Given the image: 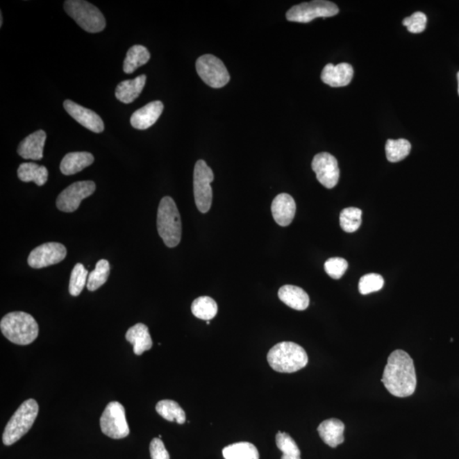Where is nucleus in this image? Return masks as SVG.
Returning a JSON list of instances; mask_svg holds the SVG:
<instances>
[{
    "label": "nucleus",
    "mask_w": 459,
    "mask_h": 459,
    "mask_svg": "<svg viewBox=\"0 0 459 459\" xmlns=\"http://www.w3.org/2000/svg\"><path fill=\"white\" fill-rule=\"evenodd\" d=\"M381 381L394 397H408L415 392V367L408 353L397 350L390 355Z\"/></svg>",
    "instance_id": "f257e3e1"
},
{
    "label": "nucleus",
    "mask_w": 459,
    "mask_h": 459,
    "mask_svg": "<svg viewBox=\"0 0 459 459\" xmlns=\"http://www.w3.org/2000/svg\"><path fill=\"white\" fill-rule=\"evenodd\" d=\"M1 332L10 342L28 345L39 336V325L31 315L14 312L6 315L0 322Z\"/></svg>",
    "instance_id": "f03ea898"
},
{
    "label": "nucleus",
    "mask_w": 459,
    "mask_h": 459,
    "mask_svg": "<svg viewBox=\"0 0 459 459\" xmlns=\"http://www.w3.org/2000/svg\"><path fill=\"white\" fill-rule=\"evenodd\" d=\"M269 365L279 373L292 374L303 369L308 363V356L303 348L294 342H281L268 352Z\"/></svg>",
    "instance_id": "7ed1b4c3"
},
{
    "label": "nucleus",
    "mask_w": 459,
    "mask_h": 459,
    "mask_svg": "<svg viewBox=\"0 0 459 459\" xmlns=\"http://www.w3.org/2000/svg\"><path fill=\"white\" fill-rule=\"evenodd\" d=\"M157 226L159 236L169 248H174L181 239V219L172 197H162L158 210Z\"/></svg>",
    "instance_id": "20e7f679"
},
{
    "label": "nucleus",
    "mask_w": 459,
    "mask_h": 459,
    "mask_svg": "<svg viewBox=\"0 0 459 459\" xmlns=\"http://www.w3.org/2000/svg\"><path fill=\"white\" fill-rule=\"evenodd\" d=\"M39 413V405L33 399L26 400L11 417L3 434V442L6 446L12 445L25 435L32 428Z\"/></svg>",
    "instance_id": "39448f33"
},
{
    "label": "nucleus",
    "mask_w": 459,
    "mask_h": 459,
    "mask_svg": "<svg viewBox=\"0 0 459 459\" xmlns=\"http://www.w3.org/2000/svg\"><path fill=\"white\" fill-rule=\"evenodd\" d=\"M64 9L85 31L97 33L106 28V19L97 7L83 0H67Z\"/></svg>",
    "instance_id": "423d86ee"
},
{
    "label": "nucleus",
    "mask_w": 459,
    "mask_h": 459,
    "mask_svg": "<svg viewBox=\"0 0 459 459\" xmlns=\"http://www.w3.org/2000/svg\"><path fill=\"white\" fill-rule=\"evenodd\" d=\"M214 178L213 170L208 166L206 161L197 162L193 174V191L197 208L201 213L206 214L210 210L213 200L210 184Z\"/></svg>",
    "instance_id": "0eeeda50"
},
{
    "label": "nucleus",
    "mask_w": 459,
    "mask_h": 459,
    "mask_svg": "<svg viewBox=\"0 0 459 459\" xmlns=\"http://www.w3.org/2000/svg\"><path fill=\"white\" fill-rule=\"evenodd\" d=\"M339 11L335 3L325 0H314L292 7L287 10L286 17L290 22L308 24L316 18L336 16Z\"/></svg>",
    "instance_id": "6e6552de"
},
{
    "label": "nucleus",
    "mask_w": 459,
    "mask_h": 459,
    "mask_svg": "<svg viewBox=\"0 0 459 459\" xmlns=\"http://www.w3.org/2000/svg\"><path fill=\"white\" fill-rule=\"evenodd\" d=\"M196 69L202 81L212 88H222L230 81V74L222 60L213 55L200 56Z\"/></svg>",
    "instance_id": "1a4fd4ad"
},
{
    "label": "nucleus",
    "mask_w": 459,
    "mask_h": 459,
    "mask_svg": "<svg viewBox=\"0 0 459 459\" xmlns=\"http://www.w3.org/2000/svg\"><path fill=\"white\" fill-rule=\"evenodd\" d=\"M102 433L112 439H123L130 434L124 406L112 401L106 407L101 417Z\"/></svg>",
    "instance_id": "9d476101"
},
{
    "label": "nucleus",
    "mask_w": 459,
    "mask_h": 459,
    "mask_svg": "<svg viewBox=\"0 0 459 459\" xmlns=\"http://www.w3.org/2000/svg\"><path fill=\"white\" fill-rule=\"evenodd\" d=\"M96 188V184L91 181L75 182L60 193L56 207L60 211L72 213L78 210L83 199L93 194Z\"/></svg>",
    "instance_id": "9b49d317"
},
{
    "label": "nucleus",
    "mask_w": 459,
    "mask_h": 459,
    "mask_svg": "<svg viewBox=\"0 0 459 459\" xmlns=\"http://www.w3.org/2000/svg\"><path fill=\"white\" fill-rule=\"evenodd\" d=\"M66 256L65 246L59 242H47L30 253L28 263L33 269H41L62 262Z\"/></svg>",
    "instance_id": "f8f14e48"
},
{
    "label": "nucleus",
    "mask_w": 459,
    "mask_h": 459,
    "mask_svg": "<svg viewBox=\"0 0 459 459\" xmlns=\"http://www.w3.org/2000/svg\"><path fill=\"white\" fill-rule=\"evenodd\" d=\"M312 169L317 179L326 188L336 187L340 180V168L335 157L328 153H321L314 157Z\"/></svg>",
    "instance_id": "ddd939ff"
},
{
    "label": "nucleus",
    "mask_w": 459,
    "mask_h": 459,
    "mask_svg": "<svg viewBox=\"0 0 459 459\" xmlns=\"http://www.w3.org/2000/svg\"><path fill=\"white\" fill-rule=\"evenodd\" d=\"M63 105L68 115L77 121L78 124H81L82 126L94 133L103 132L105 128L103 121L97 112H94L92 110L83 108L71 100H66Z\"/></svg>",
    "instance_id": "4468645a"
},
{
    "label": "nucleus",
    "mask_w": 459,
    "mask_h": 459,
    "mask_svg": "<svg viewBox=\"0 0 459 459\" xmlns=\"http://www.w3.org/2000/svg\"><path fill=\"white\" fill-rule=\"evenodd\" d=\"M164 104L160 101H151L133 113L131 123L136 130H147L153 126L162 115Z\"/></svg>",
    "instance_id": "2eb2a0df"
},
{
    "label": "nucleus",
    "mask_w": 459,
    "mask_h": 459,
    "mask_svg": "<svg viewBox=\"0 0 459 459\" xmlns=\"http://www.w3.org/2000/svg\"><path fill=\"white\" fill-rule=\"evenodd\" d=\"M354 70L350 64L340 63L337 65L329 63L322 72V82L331 87L347 86L352 81Z\"/></svg>",
    "instance_id": "dca6fc26"
},
{
    "label": "nucleus",
    "mask_w": 459,
    "mask_h": 459,
    "mask_svg": "<svg viewBox=\"0 0 459 459\" xmlns=\"http://www.w3.org/2000/svg\"><path fill=\"white\" fill-rule=\"evenodd\" d=\"M296 203L287 193H281L273 200L272 213L275 222L281 226H290L294 218Z\"/></svg>",
    "instance_id": "f3484780"
},
{
    "label": "nucleus",
    "mask_w": 459,
    "mask_h": 459,
    "mask_svg": "<svg viewBox=\"0 0 459 459\" xmlns=\"http://www.w3.org/2000/svg\"><path fill=\"white\" fill-rule=\"evenodd\" d=\"M45 140L47 133L41 130L34 132L19 144L17 153L24 159L41 160L44 157Z\"/></svg>",
    "instance_id": "a211bd4d"
},
{
    "label": "nucleus",
    "mask_w": 459,
    "mask_h": 459,
    "mask_svg": "<svg viewBox=\"0 0 459 459\" xmlns=\"http://www.w3.org/2000/svg\"><path fill=\"white\" fill-rule=\"evenodd\" d=\"M344 428L342 421L330 419L322 422L317 428V431L324 443L335 449L344 441Z\"/></svg>",
    "instance_id": "6ab92c4d"
},
{
    "label": "nucleus",
    "mask_w": 459,
    "mask_h": 459,
    "mask_svg": "<svg viewBox=\"0 0 459 459\" xmlns=\"http://www.w3.org/2000/svg\"><path fill=\"white\" fill-rule=\"evenodd\" d=\"M94 160L93 155L87 151L67 153L60 162V172L65 176H73L92 165Z\"/></svg>",
    "instance_id": "aec40b11"
},
{
    "label": "nucleus",
    "mask_w": 459,
    "mask_h": 459,
    "mask_svg": "<svg viewBox=\"0 0 459 459\" xmlns=\"http://www.w3.org/2000/svg\"><path fill=\"white\" fill-rule=\"evenodd\" d=\"M281 301L296 310H305L310 305L309 295L301 287L284 285L278 291Z\"/></svg>",
    "instance_id": "412c9836"
},
{
    "label": "nucleus",
    "mask_w": 459,
    "mask_h": 459,
    "mask_svg": "<svg viewBox=\"0 0 459 459\" xmlns=\"http://www.w3.org/2000/svg\"><path fill=\"white\" fill-rule=\"evenodd\" d=\"M146 82L147 76L144 74L131 81L121 82L115 90L116 98L123 103H132L142 93Z\"/></svg>",
    "instance_id": "4be33fe9"
},
{
    "label": "nucleus",
    "mask_w": 459,
    "mask_h": 459,
    "mask_svg": "<svg viewBox=\"0 0 459 459\" xmlns=\"http://www.w3.org/2000/svg\"><path fill=\"white\" fill-rule=\"evenodd\" d=\"M125 337L134 347L135 355H142L144 352L149 351L153 347V340L145 324H137L133 326L128 330Z\"/></svg>",
    "instance_id": "5701e85b"
},
{
    "label": "nucleus",
    "mask_w": 459,
    "mask_h": 459,
    "mask_svg": "<svg viewBox=\"0 0 459 459\" xmlns=\"http://www.w3.org/2000/svg\"><path fill=\"white\" fill-rule=\"evenodd\" d=\"M17 176L22 181H33L39 187H42L47 182L49 172L44 166L34 162H24L19 166Z\"/></svg>",
    "instance_id": "b1692460"
},
{
    "label": "nucleus",
    "mask_w": 459,
    "mask_h": 459,
    "mask_svg": "<svg viewBox=\"0 0 459 459\" xmlns=\"http://www.w3.org/2000/svg\"><path fill=\"white\" fill-rule=\"evenodd\" d=\"M151 55L148 49L143 45H134L128 49L126 58L124 62V72L131 74L140 67L145 65L149 62Z\"/></svg>",
    "instance_id": "393cba45"
},
{
    "label": "nucleus",
    "mask_w": 459,
    "mask_h": 459,
    "mask_svg": "<svg viewBox=\"0 0 459 459\" xmlns=\"http://www.w3.org/2000/svg\"><path fill=\"white\" fill-rule=\"evenodd\" d=\"M225 459H259L256 447L249 442H238L227 446L222 451Z\"/></svg>",
    "instance_id": "a878e982"
},
{
    "label": "nucleus",
    "mask_w": 459,
    "mask_h": 459,
    "mask_svg": "<svg viewBox=\"0 0 459 459\" xmlns=\"http://www.w3.org/2000/svg\"><path fill=\"white\" fill-rule=\"evenodd\" d=\"M192 312L199 319L210 321L217 315V303L208 296H202L192 302Z\"/></svg>",
    "instance_id": "bb28decb"
},
{
    "label": "nucleus",
    "mask_w": 459,
    "mask_h": 459,
    "mask_svg": "<svg viewBox=\"0 0 459 459\" xmlns=\"http://www.w3.org/2000/svg\"><path fill=\"white\" fill-rule=\"evenodd\" d=\"M156 411L159 415L169 422L176 421L179 424L185 422V413L176 401L172 400H162L158 402Z\"/></svg>",
    "instance_id": "cd10ccee"
},
{
    "label": "nucleus",
    "mask_w": 459,
    "mask_h": 459,
    "mask_svg": "<svg viewBox=\"0 0 459 459\" xmlns=\"http://www.w3.org/2000/svg\"><path fill=\"white\" fill-rule=\"evenodd\" d=\"M411 143L406 139L387 140L386 158L390 162H397L407 158L411 151Z\"/></svg>",
    "instance_id": "c85d7f7f"
},
{
    "label": "nucleus",
    "mask_w": 459,
    "mask_h": 459,
    "mask_svg": "<svg viewBox=\"0 0 459 459\" xmlns=\"http://www.w3.org/2000/svg\"><path fill=\"white\" fill-rule=\"evenodd\" d=\"M362 210L358 208L351 207L344 208L341 211L340 216L341 228L345 233H355L362 225Z\"/></svg>",
    "instance_id": "c756f323"
},
{
    "label": "nucleus",
    "mask_w": 459,
    "mask_h": 459,
    "mask_svg": "<svg viewBox=\"0 0 459 459\" xmlns=\"http://www.w3.org/2000/svg\"><path fill=\"white\" fill-rule=\"evenodd\" d=\"M110 274V264L108 260H101L97 263L96 268L90 273L87 288L89 291L94 292L103 285L108 279Z\"/></svg>",
    "instance_id": "7c9ffc66"
},
{
    "label": "nucleus",
    "mask_w": 459,
    "mask_h": 459,
    "mask_svg": "<svg viewBox=\"0 0 459 459\" xmlns=\"http://www.w3.org/2000/svg\"><path fill=\"white\" fill-rule=\"evenodd\" d=\"M276 443L278 449L283 451L281 459H301V450L290 435L278 431L276 435Z\"/></svg>",
    "instance_id": "2f4dec72"
},
{
    "label": "nucleus",
    "mask_w": 459,
    "mask_h": 459,
    "mask_svg": "<svg viewBox=\"0 0 459 459\" xmlns=\"http://www.w3.org/2000/svg\"><path fill=\"white\" fill-rule=\"evenodd\" d=\"M89 273L83 265L78 263L75 265L73 272L71 273L69 283V293L72 296H78L81 294L83 287L87 285L88 282Z\"/></svg>",
    "instance_id": "473e14b6"
},
{
    "label": "nucleus",
    "mask_w": 459,
    "mask_h": 459,
    "mask_svg": "<svg viewBox=\"0 0 459 459\" xmlns=\"http://www.w3.org/2000/svg\"><path fill=\"white\" fill-rule=\"evenodd\" d=\"M385 280L376 273H369L363 276L359 281V292L363 295L369 294L381 290L384 287Z\"/></svg>",
    "instance_id": "72a5a7b5"
},
{
    "label": "nucleus",
    "mask_w": 459,
    "mask_h": 459,
    "mask_svg": "<svg viewBox=\"0 0 459 459\" xmlns=\"http://www.w3.org/2000/svg\"><path fill=\"white\" fill-rule=\"evenodd\" d=\"M348 262L343 258H330L324 264L326 273L333 279H340L347 272Z\"/></svg>",
    "instance_id": "f704fd0d"
},
{
    "label": "nucleus",
    "mask_w": 459,
    "mask_h": 459,
    "mask_svg": "<svg viewBox=\"0 0 459 459\" xmlns=\"http://www.w3.org/2000/svg\"><path fill=\"white\" fill-rule=\"evenodd\" d=\"M402 24L407 26L409 32L412 33H420L426 28L427 17L426 15L417 11L411 17H406L402 21Z\"/></svg>",
    "instance_id": "c9c22d12"
},
{
    "label": "nucleus",
    "mask_w": 459,
    "mask_h": 459,
    "mask_svg": "<svg viewBox=\"0 0 459 459\" xmlns=\"http://www.w3.org/2000/svg\"><path fill=\"white\" fill-rule=\"evenodd\" d=\"M151 459H169L168 451L160 438H154L150 444Z\"/></svg>",
    "instance_id": "e433bc0d"
},
{
    "label": "nucleus",
    "mask_w": 459,
    "mask_h": 459,
    "mask_svg": "<svg viewBox=\"0 0 459 459\" xmlns=\"http://www.w3.org/2000/svg\"><path fill=\"white\" fill-rule=\"evenodd\" d=\"M0 17H1V18H0V26H3V15H2V12H1V14H0Z\"/></svg>",
    "instance_id": "4c0bfd02"
},
{
    "label": "nucleus",
    "mask_w": 459,
    "mask_h": 459,
    "mask_svg": "<svg viewBox=\"0 0 459 459\" xmlns=\"http://www.w3.org/2000/svg\"><path fill=\"white\" fill-rule=\"evenodd\" d=\"M457 78H458V94H459V72L458 73Z\"/></svg>",
    "instance_id": "58836bf2"
},
{
    "label": "nucleus",
    "mask_w": 459,
    "mask_h": 459,
    "mask_svg": "<svg viewBox=\"0 0 459 459\" xmlns=\"http://www.w3.org/2000/svg\"><path fill=\"white\" fill-rule=\"evenodd\" d=\"M207 324H208H208H210V321H207Z\"/></svg>",
    "instance_id": "ea45409f"
}]
</instances>
